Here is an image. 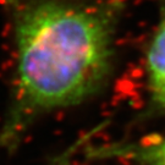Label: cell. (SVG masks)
<instances>
[{"label": "cell", "instance_id": "obj_1", "mask_svg": "<svg viewBox=\"0 0 165 165\" xmlns=\"http://www.w3.org/2000/svg\"><path fill=\"white\" fill-rule=\"evenodd\" d=\"M15 42L0 149L14 153L31 126L99 94L115 62L125 0H4Z\"/></svg>", "mask_w": 165, "mask_h": 165}, {"label": "cell", "instance_id": "obj_4", "mask_svg": "<svg viewBox=\"0 0 165 165\" xmlns=\"http://www.w3.org/2000/svg\"><path fill=\"white\" fill-rule=\"evenodd\" d=\"M54 165H71V163H70V159H68V153H66L65 155L60 156L59 159H56Z\"/></svg>", "mask_w": 165, "mask_h": 165}, {"label": "cell", "instance_id": "obj_2", "mask_svg": "<svg viewBox=\"0 0 165 165\" xmlns=\"http://www.w3.org/2000/svg\"><path fill=\"white\" fill-rule=\"evenodd\" d=\"M158 19L146 50L148 100L144 118L165 115V0H156Z\"/></svg>", "mask_w": 165, "mask_h": 165}, {"label": "cell", "instance_id": "obj_3", "mask_svg": "<svg viewBox=\"0 0 165 165\" xmlns=\"http://www.w3.org/2000/svg\"><path fill=\"white\" fill-rule=\"evenodd\" d=\"M90 159H119L137 165H165V135L90 146Z\"/></svg>", "mask_w": 165, "mask_h": 165}]
</instances>
